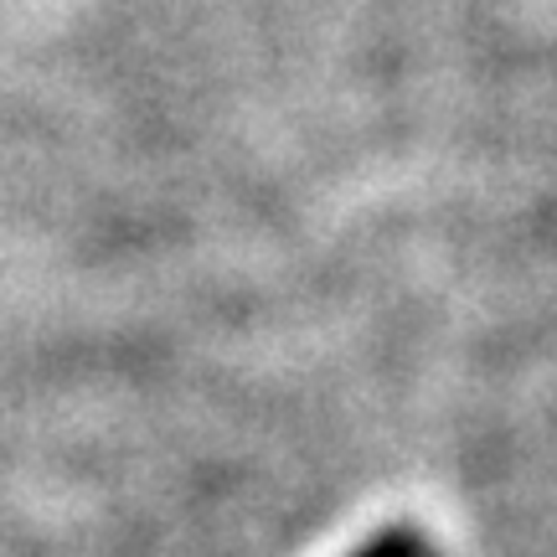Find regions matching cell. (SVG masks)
<instances>
[{"mask_svg":"<svg viewBox=\"0 0 557 557\" xmlns=\"http://www.w3.org/2000/svg\"><path fill=\"white\" fill-rule=\"evenodd\" d=\"M351 557H429V547H423V532L403 521V527H382V532H372Z\"/></svg>","mask_w":557,"mask_h":557,"instance_id":"obj_1","label":"cell"}]
</instances>
